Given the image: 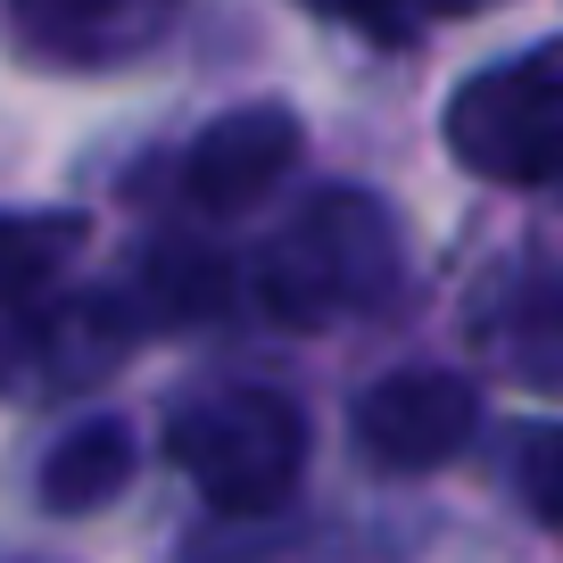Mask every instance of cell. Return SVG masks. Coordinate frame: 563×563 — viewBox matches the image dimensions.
<instances>
[{
	"instance_id": "6da1fadb",
	"label": "cell",
	"mask_w": 563,
	"mask_h": 563,
	"mask_svg": "<svg viewBox=\"0 0 563 563\" xmlns=\"http://www.w3.org/2000/svg\"><path fill=\"white\" fill-rule=\"evenodd\" d=\"M406 257L398 224L373 191H316L257 257V307L282 332H323V323L373 316L398 299Z\"/></svg>"
},
{
	"instance_id": "7a4b0ae2",
	"label": "cell",
	"mask_w": 563,
	"mask_h": 563,
	"mask_svg": "<svg viewBox=\"0 0 563 563\" xmlns=\"http://www.w3.org/2000/svg\"><path fill=\"white\" fill-rule=\"evenodd\" d=\"M166 440H175V464L216 514H274L307 473V415L290 389H265V382L199 389L166 422Z\"/></svg>"
},
{
	"instance_id": "3957f363",
	"label": "cell",
	"mask_w": 563,
	"mask_h": 563,
	"mask_svg": "<svg viewBox=\"0 0 563 563\" xmlns=\"http://www.w3.org/2000/svg\"><path fill=\"white\" fill-rule=\"evenodd\" d=\"M448 150L481 183H563V42L481 67L448 100Z\"/></svg>"
},
{
	"instance_id": "277c9868",
	"label": "cell",
	"mask_w": 563,
	"mask_h": 563,
	"mask_svg": "<svg viewBox=\"0 0 563 563\" xmlns=\"http://www.w3.org/2000/svg\"><path fill=\"white\" fill-rule=\"evenodd\" d=\"M133 299L124 290H84V299L34 307V316L9 332L0 349V389L9 398H75V389H100L108 373L133 349Z\"/></svg>"
},
{
	"instance_id": "5b68a950",
	"label": "cell",
	"mask_w": 563,
	"mask_h": 563,
	"mask_svg": "<svg viewBox=\"0 0 563 563\" xmlns=\"http://www.w3.org/2000/svg\"><path fill=\"white\" fill-rule=\"evenodd\" d=\"M481 422V398L464 373H382L373 389H356V415H349V440L373 473H431L448 464Z\"/></svg>"
},
{
	"instance_id": "8992f818",
	"label": "cell",
	"mask_w": 563,
	"mask_h": 563,
	"mask_svg": "<svg viewBox=\"0 0 563 563\" xmlns=\"http://www.w3.org/2000/svg\"><path fill=\"white\" fill-rule=\"evenodd\" d=\"M290 166H299V117L274 108V100L232 108V117H216L183 150V199L199 216H249Z\"/></svg>"
},
{
	"instance_id": "52a82bcc",
	"label": "cell",
	"mask_w": 563,
	"mask_h": 563,
	"mask_svg": "<svg viewBox=\"0 0 563 563\" xmlns=\"http://www.w3.org/2000/svg\"><path fill=\"white\" fill-rule=\"evenodd\" d=\"M9 34L42 67H124V58L158 51L183 0H0Z\"/></svg>"
},
{
	"instance_id": "ba28073f",
	"label": "cell",
	"mask_w": 563,
	"mask_h": 563,
	"mask_svg": "<svg viewBox=\"0 0 563 563\" xmlns=\"http://www.w3.org/2000/svg\"><path fill=\"white\" fill-rule=\"evenodd\" d=\"M124 481H133V431H124L117 415H91L51 448V464H42V506L51 514H91V506H108V497H124Z\"/></svg>"
},
{
	"instance_id": "9c48e42d",
	"label": "cell",
	"mask_w": 563,
	"mask_h": 563,
	"mask_svg": "<svg viewBox=\"0 0 563 563\" xmlns=\"http://www.w3.org/2000/svg\"><path fill=\"white\" fill-rule=\"evenodd\" d=\"M232 299V274L208 241H158L141 257V290H133V316L141 323H208L216 307Z\"/></svg>"
},
{
	"instance_id": "30bf717a",
	"label": "cell",
	"mask_w": 563,
	"mask_h": 563,
	"mask_svg": "<svg viewBox=\"0 0 563 563\" xmlns=\"http://www.w3.org/2000/svg\"><path fill=\"white\" fill-rule=\"evenodd\" d=\"M497 356L522 373L530 389L563 398V274H530L497 307Z\"/></svg>"
},
{
	"instance_id": "8fae6325",
	"label": "cell",
	"mask_w": 563,
	"mask_h": 563,
	"mask_svg": "<svg viewBox=\"0 0 563 563\" xmlns=\"http://www.w3.org/2000/svg\"><path fill=\"white\" fill-rule=\"evenodd\" d=\"M84 249V216H0V307H25Z\"/></svg>"
},
{
	"instance_id": "7c38bea8",
	"label": "cell",
	"mask_w": 563,
	"mask_h": 563,
	"mask_svg": "<svg viewBox=\"0 0 563 563\" xmlns=\"http://www.w3.org/2000/svg\"><path fill=\"white\" fill-rule=\"evenodd\" d=\"M514 497L547 530H563V422H530L514 440Z\"/></svg>"
},
{
	"instance_id": "4fadbf2b",
	"label": "cell",
	"mask_w": 563,
	"mask_h": 563,
	"mask_svg": "<svg viewBox=\"0 0 563 563\" xmlns=\"http://www.w3.org/2000/svg\"><path fill=\"white\" fill-rule=\"evenodd\" d=\"M299 9H316V18L332 25H356V34H415V18L431 9V0H299Z\"/></svg>"
},
{
	"instance_id": "5bb4252c",
	"label": "cell",
	"mask_w": 563,
	"mask_h": 563,
	"mask_svg": "<svg viewBox=\"0 0 563 563\" xmlns=\"http://www.w3.org/2000/svg\"><path fill=\"white\" fill-rule=\"evenodd\" d=\"M431 9H489V0H431Z\"/></svg>"
}]
</instances>
